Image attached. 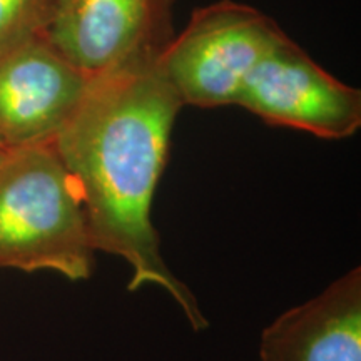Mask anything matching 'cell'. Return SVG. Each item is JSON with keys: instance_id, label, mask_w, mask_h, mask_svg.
Listing matches in <instances>:
<instances>
[{"instance_id": "1", "label": "cell", "mask_w": 361, "mask_h": 361, "mask_svg": "<svg viewBox=\"0 0 361 361\" xmlns=\"http://www.w3.org/2000/svg\"><path fill=\"white\" fill-rule=\"evenodd\" d=\"M157 54L92 78L52 146L78 188L96 251L130 266V291L156 284L173 296L192 328L201 329L206 318L162 259L151 221L171 133L184 107L159 69Z\"/></svg>"}, {"instance_id": "2", "label": "cell", "mask_w": 361, "mask_h": 361, "mask_svg": "<svg viewBox=\"0 0 361 361\" xmlns=\"http://www.w3.org/2000/svg\"><path fill=\"white\" fill-rule=\"evenodd\" d=\"M96 247L80 196L52 144L8 151L0 162V268L90 278Z\"/></svg>"}, {"instance_id": "3", "label": "cell", "mask_w": 361, "mask_h": 361, "mask_svg": "<svg viewBox=\"0 0 361 361\" xmlns=\"http://www.w3.org/2000/svg\"><path fill=\"white\" fill-rule=\"evenodd\" d=\"M284 37L258 8L219 0L191 13L157 54V64L183 106H236L251 72Z\"/></svg>"}, {"instance_id": "4", "label": "cell", "mask_w": 361, "mask_h": 361, "mask_svg": "<svg viewBox=\"0 0 361 361\" xmlns=\"http://www.w3.org/2000/svg\"><path fill=\"white\" fill-rule=\"evenodd\" d=\"M236 106L322 139L351 137L361 126L360 90L316 64L288 35L255 67Z\"/></svg>"}, {"instance_id": "5", "label": "cell", "mask_w": 361, "mask_h": 361, "mask_svg": "<svg viewBox=\"0 0 361 361\" xmlns=\"http://www.w3.org/2000/svg\"><path fill=\"white\" fill-rule=\"evenodd\" d=\"M174 0H56L45 39L89 78L119 69L173 39Z\"/></svg>"}, {"instance_id": "6", "label": "cell", "mask_w": 361, "mask_h": 361, "mask_svg": "<svg viewBox=\"0 0 361 361\" xmlns=\"http://www.w3.org/2000/svg\"><path fill=\"white\" fill-rule=\"evenodd\" d=\"M90 80L45 35L0 54V146L13 151L52 144Z\"/></svg>"}, {"instance_id": "7", "label": "cell", "mask_w": 361, "mask_h": 361, "mask_svg": "<svg viewBox=\"0 0 361 361\" xmlns=\"http://www.w3.org/2000/svg\"><path fill=\"white\" fill-rule=\"evenodd\" d=\"M261 361H361V269L274 319L263 331Z\"/></svg>"}, {"instance_id": "8", "label": "cell", "mask_w": 361, "mask_h": 361, "mask_svg": "<svg viewBox=\"0 0 361 361\" xmlns=\"http://www.w3.org/2000/svg\"><path fill=\"white\" fill-rule=\"evenodd\" d=\"M56 0H0V54L45 35Z\"/></svg>"}, {"instance_id": "9", "label": "cell", "mask_w": 361, "mask_h": 361, "mask_svg": "<svg viewBox=\"0 0 361 361\" xmlns=\"http://www.w3.org/2000/svg\"><path fill=\"white\" fill-rule=\"evenodd\" d=\"M7 149L6 147H4V146H0V162H2L4 161V157H6L7 156Z\"/></svg>"}]
</instances>
